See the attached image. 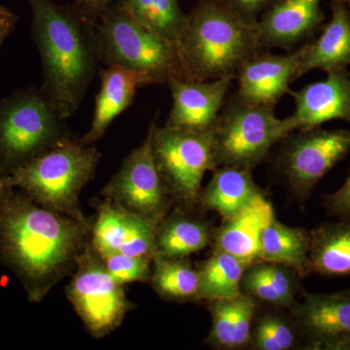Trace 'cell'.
Returning <instances> with one entry per match:
<instances>
[{
	"instance_id": "1",
	"label": "cell",
	"mask_w": 350,
	"mask_h": 350,
	"mask_svg": "<svg viewBox=\"0 0 350 350\" xmlns=\"http://www.w3.org/2000/svg\"><path fill=\"white\" fill-rule=\"evenodd\" d=\"M94 216L57 213L24 191L0 183V264L16 275L31 303L44 300L75 271L91 241Z\"/></svg>"
},
{
	"instance_id": "2",
	"label": "cell",
	"mask_w": 350,
	"mask_h": 350,
	"mask_svg": "<svg viewBox=\"0 0 350 350\" xmlns=\"http://www.w3.org/2000/svg\"><path fill=\"white\" fill-rule=\"evenodd\" d=\"M32 38L42 63L46 96L66 119L86 96L100 64L98 22L77 1L61 5L52 0H27Z\"/></svg>"
},
{
	"instance_id": "3",
	"label": "cell",
	"mask_w": 350,
	"mask_h": 350,
	"mask_svg": "<svg viewBox=\"0 0 350 350\" xmlns=\"http://www.w3.org/2000/svg\"><path fill=\"white\" fill-rule=\"evenodd\" d=\"M262 47L255 24L224 0H200L187 15L177 48L189 81L236 79L246 62Z\"/></svg>"
},
{
	"instance_id": "4",
	"label": "cell",
	"mask_w": 350,
	"mask_h": 350,
	"mask_svg": "<svg viewBox=\"0 0 350 350\" xmlns=\"http://www.w3.org/2000/svg\"><path fill=\"white\" fill-rule=\"evenodd\" d=\"M101 153L94 145L79 138L64 140L16 170L0 183L24 191L38 204L76 220L88 218L83 213L80 195L93 180Z\"/></svg>"
},
{
	"instance_id": "5",
	"label": "cell",
	"mask_w": 350,
	"mask_h": 350,
	"mask_svg": "<svg viewBox=\"0 0 350 350\" xmlns=\"http://www.w3.org/2000/svg\"><path fill=\"white\" fill-rule=\"evenodd\" d=\"M66 120L41 88L0 100V180L75 137Z\"/></svg>"
},
{
	"instance_id": "6",
	"label": "cell",
	"mask_w": 350,
	"mask_h": 350,
	"mask_svg": "<svg viewBox=\"0 0 350 350\" xmlns=\"http://www.w3.org/2000/svg\"><path fill=\"white\" fill-rule=\"evenodd\" d=\"M100 64L146 76L152 84L183 79L177 45L133 18L119 2L98 22Z\"/></svg>"
},
{
	"instance_id": "7",
	"label": "cell",
	"mask_w": 350,
	"mask_h": 350,
	"mask_svg": "<svg viewBox=\"0 0 350 350\" xmlns=\"http://www.w3.org/2000/svg\"><path fill=\"white\" fill-rule=\"evenodd\" d=\"M150 126L154 159L174 206L194 211L204 175L217 169L213 130L158 126L156 120Z\"/></svg>"
},
{
	"instance_id": "8",
	"label": "cell",
	"mask_w": 350,
	"mask_h": 350,
	"mask_svg": "<svg viewBox=\"0 0 350 350\" xmlns=\"http://www.w3.org/2000/svg\"><path fill=\"white\" fill-rule=\"evenodd\" d=\"M294 131L288 118L275 116L273 107L247 105L236 98L221 111L213 129L217 167L252 170Z\"/></svg>"
},
{
	"instance_id": "9",
	"label": "cell",
	"mask_w": 350,
	"mask_h": 350,
	"mask_svg": "<svg viewBox=\"0 0 350 350\" xmlns=\"http://www.w3.org/2000/svg\"><path fill=\"white\" fill-rule=\"evenodd\" d=\"M68 300L94 338L116 331L137 306L129 300L124 285L108 273L91 241L80 255L66 288Z\"/></svg>"
},
{
	"instance_id": "10",
	"label": "cell",
	"mask_w": 350,
	"mask_h": 350,
	"mask_svg": "<svg viewBox=\"0 0 350 350\" xmlns=\"http://www.w3.org/2000/svg\"><path fill=\"white\" fill-rule=\"evenodd\" d=\"M100 196L131 213L158 221L174 206L154 159L151 126L144 142L124 159Z\"/></svg>"
},
{
	"instance_id": "11",
	"label": "cell",
	"mask_w": 350,
	"mask_h": 350,
	"mask_svg": "<svg viewBox=\"0 0 350 350\" xmlns=\"http://www.w3.org/2000/svg\"><path fill=\"white\" fill-rule=\"evenodd\" d=\"M280 167L290 187L306 199L350 152V131L314 128L285 138Z\"/></svg>"
},
{
	"instance_id": "12",
	"label": "cell",
	"mask_w": 350,
	"mask_h": 350,
	"mask_svg": "<svg viewBox=\"0 0 350 350\" xmlns=\"http://www.w3.org/2000/svg\"><path fill=\"white\" fill-rule=\"evenodd\" d=\"M290 314L308 349H350V291L304 293Z\"/></svg>"
},
{
	"instance_id": "13",
	"label": "cell",
	"mask_w": 350,
	"mask_h": 350,
	"mask_svg": "<svg viewBox=\"0 0 350 350\" xmlns=\"http://www.w3.org/2000/svg\"><path fill=\"white\" fill-rule=\"evenodd\" d=\"M289 94L293 96L295 110L287 118L294 131L319 128L333 120L350 124V72L347 68L331 71L322 81Z\"/></svg>"
},
{
	"instance_id": "14",
	"label": "cell",
	"mask_w": 350,
	"mask_h": 350,
	"mask_svg": "<svg viewBox=\"0 0 350 350\" xmlns=\"http://www.w3.org/2000/svg\"><path fill=\"white\" fill-rule=\"evenodd\" d=\"M303 47L285 55H259L239 69L236 98L244 103L273 107L289 93L290 83L296 80Z\"/></svg>"
},
{
	"instance_id": "15",
	"label": "cell",
	"mask_w": 350,
	"mask_h": 350,
	"mask_svg": "<svg viewBox=\"0 0 350 350\" xmlns=\"http://www.w3.org/2000/svg\"><path fill=\"white\" fill-rule=\"evenodd\" d=\"M232 80H172L169 85L172 107L165 126L196 131L213 130L222 111Z\"/></svg>"
},
{
	"instance_id": "16",
	"label": "cell",
	"mask_w": 350,
	"mask_h": 350,
	"mask_svg": "<svg viewBox=\"0 0 350 350\" xmlns=\"http://www.w3.org/2000/svg\"><path fill=\"white\" fill-rule=\"evenodd\" d=\"M322 0H275L255 23L262 47L289 48L319 31Z\"/></svg>"
},
{
	"instance_id": "17",
	"label": "cell",
	"mask_w": 350,
	"mask_h": 350,
	"mask_svg": "<svg viewBox=\"0 0 350 350\" xmlns=\"http://www.w3.org/2000/svg\"><path fill=\"white\" fill-rule=\"evenodd\" d=\"M275 218L271 200L260 191L252 200L231 217L223 219L213 230V250L223 251L241 261H258L265 230Z\"/></svg>"
},
{
	"instance_id": "18",
	"label": "cell",
	"mask_w": 350,
	"mask_h": 350,
	"mask_svg": "<svg viewBox=\"0 0 350 350\" xmlns=\"http://www.w3.org/2000/svg\"><path fill=\"white\" fill-rule=\"evenodd\" d=\"M100 77L91 128L79 138L85 145H93L103 138L112 122L130 107L138 88L152 84L146 76L120 66L100 69Z\"/></svg>"
},
{
	"instance_id": "19",
	"label": "cell",
	"mask_w": 350,
	"mask_h": 350,
	"mask_svg": "<svg viewBox=\"0 0 350 350\" xmlns=\"http://www.w3.org/2000/svg\"><path fill=\"white\" fill-rule=\"evenodd\" d=\"M331 20L317 40L303 46L296 80L313 69L326 73L347 69L350 64V10L344 0H332Z\"/></svg>"
},
{
	"instance_id": "20",
	"label": "cell",
	"mask_w": 350,
	"mask_h": 350,
	"mask_svg": "<svg viewBox=\"0 0 350 350\" xmlns=\"http://www.w3.org/2000/svg\"><path fill=\"white\" fill-rule=\"evenodd\" d=\"M96 214L92 226L91 244L101 258L119 252L123 246L158 222L126 211L105 199H94Z\"/></svg>"
},
{
	"instance_id": "21",
	"label": "cell",
	"mask_w": 350,
	"mask_h": 350,
	"mask_svg": "<svg viewBox=\"0 0 350 350\" xmlns=\"http://www.w3.org/2000/svg\"><path fill=\"white\" fill-rule=\"evenodd\" d=\"M192 211L174 206L159 223L156 255L163 258H188L204 250L213 241V230Z\"/></svg>"
},
{
	"instance_id": "22",
	"label": "cell",
	"mask_w": 350,
	"mask_h": 350,
	"mask_svg": "<svg viewBox=\"0 0 350 350\" xmlns=\"http://www.w3.org/2000/svg\"><path fill=\"white\" fill-rule=\"evenodd\" d=\"M260 191L251 170L219 167L213 170L211 182L202 189L199 207L227 219L239 213Z\"/></svg>"
},
{
	"instance_id": "23",
	"label": "cell",
	"mask_w": 350,
	"mask_h": 350,
	"mask_svg": "<svg viewBox=\"0 0 350 350\" xmlns=\"http://www.w3.org/2000/svg\"><path fill=\"white\" fill-rule=\"evenodd\" d=\"M299 278L296 271L283 265L258 260L244 271L241 292L256 301L290 310L297 303Z\"/></svg>"
},
{
	"instance_id": "24",
	"label": "cell",
	"mask_w": 350,
	"mask_h": 350,
	"mask_svg": "<svg viewBox=\"0 0 350 350\" xmlns=\"http://www.w3.org/2000/svg\"><path fill=\"white\" fill-rule=\"evenodd\" d=\"M310 231L282 224L275 217L262 234L259 260L283 265L305 278L310 275Z\"/></svg>"
},
{
	"instance_id": "25",
	"label": "cell",
	"mask_w": 350,
	"mask_h": 350,
	"mask_svg": "<svg viewBox=\"0 0 350 350\" xmlns=\"http://www.w3.org/2000/svg\"><path fill=\"white\" fill-rule=\"evenodd\" d=\"M310 273L350 275V222L323 223L310 231Z\"/></svg>"
},
{
	"instance_id": "26",
	"label": "cell",
	"mask_w": 350,
	"mask_h": 350,
	"mask_svg": "<svg viewBox=\"0 0 350 350\" xmlns=\"http://www.w3.org/2000/svg\"><path fill=\"white\" fill-rule=\"evenodd\" d=\"M250 264L229 253L213 250L200 265L199 301L234 299L243 294L241 280Z\"/></svg>"
},
{
	"instance_id": "27",
	"label": "cell",
	"mask_w": 350,
	"mask_h": 350,
	"mask_svg": "<svg viewBox=\"0 0 350 350\" xmlns=\"http://www.w3.org/2000/svg\"><path fill=\"white\" fill-rule=\"evenodd\" d=\"M150 284L163 300L174 303L199 301V271L188 258L154 257Z\"/></svg>"
},
{
	"instance_id": "28",
	"label": "cell",
	"mask_w": 350,
	"mask_h": 350,
	"mask_svg": "<svg viewBox=\"0 0 350 350\" xmlns=\"http://www.w3.org/2000/svg\"><path fill=\"white\" fill-rule=\"evenodd\" d=\"M119 3L152 31L178 44L187 22L178 0H119Z\"/></svg>"
},
{
	"instance_id": "29",
	"label": "cell",
	"mask_w": 350,
	"mask_h": 350,
	"mask_svg": "<svg viewBox=\"0 0 350 350\" xmlns=\"http://www.w3.org/2000/svg\"><path fill=\"white\" fill-rule=\"evenodd\" d=\"M298 327L292 317L278 312L262 313L253 320L250 345L257 350H289L298 345Z\"/></svg>"
},
{
	"instance_id": "30",
	"label": "cell",
	"mask_w": 350,
	"mask_h": 350,
	"mask_svg": "<svg viewBox=\"0 0 350 350\" xmlns=\"http://www.w3.org/2000/svg\"><path fill=\"white\" fill-rule=\"evenodd\" d=\"M101 259L108 273L124 286L135 282L150 283L154 258L129 256L115 252Z\"/></svg>"
},
{
	"instance_id": "31",
	"label": "cell",
	"mask_w": 350,
	"mask_h": 350,
	"mask_svg": "<svg viewBox=\"0 0 350 350\" xmlns=\"http://www.w3.org/2000/svg\"><path fill=\"white\" fill-rule=\"evenodd\" d=\"M213 326L204 340V345L215 349H232L234 338V312L232 299H220L207 301Z\"/></svg>"
},
{
	"instance_id": "32",
	"label": "cell",
	"mask_w": 350,
	"mask_h": 350,
	"mask_svg": "<svg viewBox=\"0 0 350 350\" xmlns=\"http://www.w3.org/2000/svg\"><path fill=\"white\" fill-rule=\"evenodd\" d=\"M257 312V301L245 294L232 299L234 312V338L232 349H241L250 347L253 320Z\"/></svg>"
},
{
	"instance_id": "33",
	"label": "cell",
	"mask_w": 350,
	"mask_h": 350,
	"mask_svg": "<svg viewBox=\"0 0 350 350\" xmlns=\"http://www.w3.org/2000/svg\"><path fill=\"white\" fill-rule=\"evenodd\" d=\"M323 206L329 215L350 222V174L342 187L324 196Z\"/></svg>"
},
{
	"instance_id": "34",
	"label": "cell",
	"mask_w": 350,
	"mask_h": 350,
	"mask_svg": "<svg viewBox=\"0 0 350 350\" xmlns=\"http://www.w3.org/2000/svg\"><path fill=\"white\" fill-rule=\"evenodd\" d=\"M234 12L251 24H255L260 14L264 11L275 0H224Z\"/></svg>"
},
{
	"instance_id": "35",
	"label": "cell",
	"mask_w": 350,
	"mask_h": 350,
	"mask_svg": "<svg viewBox=\"0 0 350 350\" xmlns=\"http://www.w3.org/2000/svg\"><path fill=\"white\" fill-rule=\"evenodd\" d=\"M17 22V15L0 4V49L5 39L15 29Z\"/></svg>"
},
{
	"instance_id": "36",
	"label": "cell",
	"mask_w": 350,
	"mask_h": 350,
	"mask_svg": "<svg viewBox=\"0 0 350 350\" xmlns=\"http://www.w3.org/2000/svg\"><path fill=\"white\" fill-rule=\"evenodd\" d=\"M82 8L94 20L98 21L100 16L111 5V0H77Z\"/></svg>"
},
{
	"instance_id": "37",
	"label": "cell",
	"mask_w": 350,
	"mask_h": 350,
	"mask_svg": "<svg viewBox=\"0 0 350 350\" xmlns=\"http://www.w3.org/2000/svg\"><path fill=\"white\" fill-rule=\"evenodd\" d=\"M345 2V4H347V7H349V9L350 10V0H344Z\"/></svg>"
},
{
	"instance_id": "38",
	"label": "cell",
	"mask_w": 350,
	"mask_h": 350,
	"mask_svg": "<svg viewBox=\"0 0 350 350\" xmlns=\"http://www.w3.org/2000/svg\"><path fill=\"white\" fill-rule=\"evenodd\" d=\"M349 291H350V288H349Z\"/></svg>"
}]
</instances>
